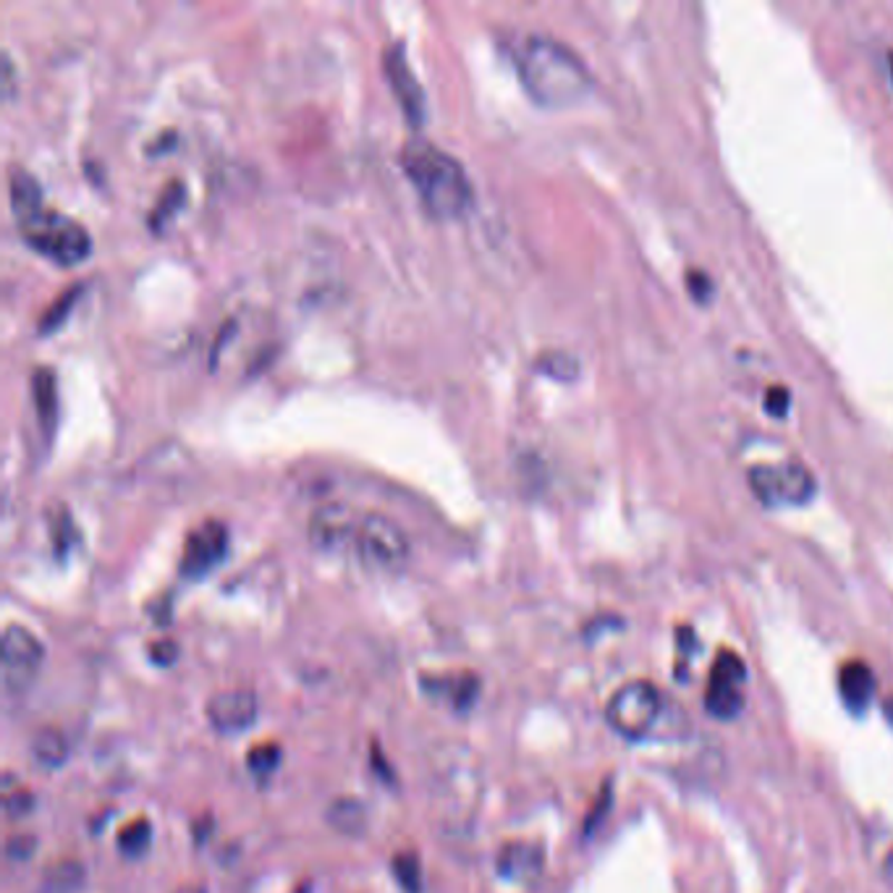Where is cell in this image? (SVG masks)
Returning <instances> with one entry per match:
<instances>
[{
    "label": "cell",
    "instance_id": "cell-10",
    "mask_svg": "<svg viewBox=\"0 0 893 893\" xmlns=\"http://www.w3.org/2000/svg\"><path fill=\"white\" fill-rule=\"evenodd\" d=\"M359 514L347 504H322L310 520V540L320 551H351Z\"/></svg>",
    "mask_w": 893,
    "mask_h": 893
},
{
    "label": "cell",
    "instance_id": "cell-16",
    "mask_svg": "<svg viewBox=\"0 0 893 893\" xmlns=\"http://www.w3.org/2000/svg\"><path fill=\"white\" fill-rule=\"evenodd\" d=\"M326 821L330 828L343 833V836H362L370 815H367V807L359 799L339 797L328 805Z\"/></svg>",
    "mask_w": 893,
    "mask_h": 893
},
{
    "label": "cell",
    "instance_id": "cell-18",
    "mask_svg": "<svg viewBox=\"0 0 893 893\" xmlns=\"http://www.w3.org/2000/svg\"><path fill=\"white\" fill-rule=\"evenodd\" d=\"M11 207H13V215H17V221L21 217L35 213L37 207H42V190L40 184H37V178L29 174L27 168H13L11 171Z\"/></svg>",
    "mask_w": 893,
    "mask_h": 893
},
{
    "label": "cell",
    "instance_id": "cell-9",
    "mask_svg": "<svg viewBox=\"0 0 893 893\" xmlns=\"http://www.w3.org/2000/svg\"><path fill=\"white\" fill-rule=\"evenodd\" d=\"M229 530L221 522L207 520L186 535L182 553V574L190 580H200L226 559Z\"/></svg>",
    "mask_w": 893,
    "mask_h": 893
},
{
    "label": "cell",
    "instance_id": "cell-14",
    "mask_svg": "<svg viewBox=\"0 0 893 893\" xmlns=\"http://www.w3.org/2000/svg\"><path fill=\"white\" fill-rule=\"evenodd\" d=\"M838 692H842L846 710H852L854 716H862L875 695V677L870 666L862 663V660H846L842 671H838Z\"/></svg>",
    "mask_w": 893,
    "mask_h": 893
},
{
    "label": "cell",
    "instance_id": "cell-5",
    "mask_svg": "<svg viewBox=\"0 0 893 893\" xmlns=\"http://www.w3.org/2000/svg\"><path fill=\"white\" fill-rule=\"evenodd\" d=\"M660 705H663V697L658 687L648 679H634L611 695L605 705V720L619 737L640 741L656 729Z\"/></svg>",
    "mask_w": 893,
    "mask_h": 893
},
{
    "label": "cell",
    "instance_id": "cell-29",
    "mask_svg": "<svg viewBox=\"0 0 893 893\" xmlns=\"http://www.w3.org/2000/svg\"><path fill=\"white\" fill-rule=\"evenodd\" d=\"M885 877H889V883H893V852L885 857Z\"/></svg>",
    "mask_w": 893,
    "mask_h": 893
},
{
    "label": "cell",
    "instance_id": "cell-20",
    "mask_svg": "<svg viewBox=\"0 0 893 893\" xmlns=\"http://www.w3.org/2000/svg\"><path fill=\"white\" fill-rule=\"evenodd\" d=\"M35 404L40 409V423L52 425V417H56V382H52L50 370H37L35 372Z\"/></svg>",
    "mask_w": 893,
    "mask_h": 893
},
{
    "label": "cell",
    "instance_id": "cell-22",
    "mask_svg": "<svg viewBox=\"0 0 893 893\" xmlns=\"http://www.w3.org/2000/svg\"><path fill=\"white\" fill-rule=\"evenodd\" d=\"M149 838H153V825L147 821H134L118 833V850H122V854H126V857H139V854L149 846Z\"/></svg>",
    "mask_w": 893,
    "mask_h": 893
},
{
    "label": "cell",
    "instance_id": "cell-11",
    "mask_svg": "<svg viewBox=\"0 0 893 893\" xmlns=\"http://www.w3.org/2000/svg\"><path fill=\"white\" fill-rule=\"evenodd\" d=\"M205 712L215 731L242 734L252 729L254 720H258L260 702L258 695L250 692V689H226V692L210 697Z\"/></svg>",
    "mask_w": 893,
    "mask_h": 893
},
{
    "label": "cell",
    "instance_id": "cell-17",
    "mask_svg": "<svg viewBox=\"0 0 893 893\" xmlns=\"http://www.w3.org/2000/svg\"><path fill=\"white\" fill-rule=\"evenodd\" d=\"M87 883V870L79 860H58L45 870L40 893H79Z\"/></svg>",
    "mask_w": 893,
    "mask_h": 893
},
{
    "label": "cell",
    "instance_id": "cell-21",
    "mask_svg": "<svg viewBox=\"0 0 893 893\" xmlns=\"http://www.w3.org/2000/svg\"><path fill=\"white\" fill-rule=\"evenodd\" d=\"M281 757H283V749L275 745V741H262V745L252 747L250 753H246V768L254 776H270L278 765H281Z\"/></svg>",
    "mask_w": 893,
    "mask_h": 893
},
{
    "label": "cell",
    "instance_id": "cell-13",
    "mask_svg": "<svg viewBox=\"0 0 893 893\" xmlns=\"http://www.w3.org/2000/svg\"><path fill=\"white\" fill-rule=\"evenodd\" d=\"M545 867V852L537 844L530 842H512L504 844V850L495 857V870L506 877V881L530 883L543 873Z\"/></svg>",
    "mask_w": 893,
    "mask_h": 893
},
{
    "label": "cell",
    "instance_id": "cell-19",
    "mask_svg": "<svg viewBox=\"0 0 893 893\" xmlns=\"http://www.w3.org/2000/svg\"><path fill=\"white\" fill-rule=\"evenodd\" d=\"M0 794H3V813L9 821H19L32 813L35 807V794L27 789L25 784H19L11 773L3 776V786H0Z\"/></svg>",
    "mask_w": 893,
    "mask_h": 893
},
{
    "label": "cell",
    "instance_id": "cell-27",
    "mask_svg": "<svg viewBox=\"0 0 893 893\" xmlns=\"http://www.w3.org/2000/svg\"><path fill=\"white\" fill-rule=\"evenodd\" d=\"M396 877H401V883L407 885L409 891H415L417 889V862L411 857L396 860Z\"/></svg>",
    "mask_w": 893,
    "mask_h": 893
},
{
    "label": "cell",
    "instance_id": "cell-15",
    "mask_svg": "<svg viewBox=\"0 0 893 893\" xmlns=\"http://www.w3.org/2000/svg\"><path fill=\"white\" fill-rule=\"evenodd\" d=\"M69 755H71L69 739H66V734L61 729H56V726H42V729H37L32 734V739H29V757H32L37 768L45 770L64 768V765L69 763Z\"/></svg>",
    "mask_w": 893,
    "mask_h": 893
},
{
    "label": "cell",
    "instance_id": "cell-23",
    "mask_svg": "<svg viewBox=\"0 0 893 893\" xmlns=\"http://www.w3.org/2000/svg\"><path fill=\"white\" fill-rule=\"evenodd\" d=\"M77 302V289H69L66 291V294H61L58 297V302L50 307L48 312L42 314V322H40V330H45V333H48V330H52L58 326V322H61L64 318H66V312L71 310V304Z\"/></svg>",
    "mask_w": 893,
    "mask_h": 893
},
{
    "label": "cell",
    "instance_id": "cell-25",
    "mask_svg": "<svg viewBox=\"0 0 893 893\" xmlns=\"http://www.w3.org/2000/svg\"><path fill=\"white\" fill-rule=\"evenodd\" d=\"M149 656L157 666H171L176 663V656H178V644L171 642V640H161L155 644H149Z\"/></svg>",
    "mask_w": 893,
    "mask_h": 893
},
{
    "label": "cell",
    "instance_id": "cell-30",
    "mask_svg": "<svg viewBox=\"0 0 893 893\" xmlns=\"http://www.w3.org/2000/svg\"><path fill=\"white\" fill-rule=\"evenodd\" d=\"M176 893H207V891L200 889V885H182Z\"/></svg>",
    "mask_w": 893,
    "mask_h": 893
},
{
    "label": "cell",
    "instance_id": "cell-6",
    "mask_svg": "<svg viewBox=\"0 0 893 893\" xmlns=\"http://www.w3.org/2000/svg\"><path fill=\"white\" fill-rule=\"evenodd\" d=\"M749 487L765 506H802L815 498L817 479L797 462L760 464L749 469Z\"/></svg>",
    "mask_w": 893,
    "mask_h": 893
},
{
    "label": "cell",
    "instance_id": "cell-4",
    "mask_svg": "<svg viewBox=\"0 0 893 893\" xmlns=\"http://www.w3.org/2000/svg\"><path fill=\"white\" fill-rule=\"evenodd\" d=\"M351 551L357 553V559L367 569H375V572H399V569L407 566L411 547L409 537L404 535V530L394 520L375 512H362L359 514Z\"/></svg>",
    "mask_w": 893,
    "mask_h": 893
},
{
    "label": "cell",
    "instance_id": "cell-1",
    "mask_svg": "<svg viewBox=\"0 0 893 893\" xmlns=\"http://www.w3.org/2000/svg\"><path fill=\"white\" fill-rule=\"evenodd\" d=\"M516 71L522 87L543 108H566L584 100L592 89V74L566 42L551 35H527L516 48Z\"/></svg>",
    "mask_w": 893,
    "mask_h": 893
},
{
    "label": "cell",
    "instance_id": "cell-31",
    "mask_svg": "<svg viewBox=\"0 0 893 893\" xmlns=\"http://www.w3.org/2000/svg\"><path fill=\"white\" fill-rule=\"evenodd\" d=\"M889 69H891V79H893V50H891V56H889Z\"/></svg>",
    "mask_w": 893,
    "mask_h": 893
},
{
    "label": "cell",
    "instance_id": "cell-3",
    "mask_svg": "<svg viewBox=\"0 0 893 893\" xmlns=\"http://www.w3.org/2000/svg\"><path fill=\"white\" fill-rule=\"evenodd\" d=\"M19 234L25 242L58 265H77L93 250L89 231L74 217L58 213L48 205L37 207L35 213L25 215L19 221Z\"/></svg>",
    "mask_w": 893,
    "mask_h": 893
},
{
    "label": "cell",
    "instance_id": "cell-28",
    "mask_svg": "<svg viewBox=\"0 0 893 893\" xmlns=\"http://www.w3.org/2000/svg\"><path fill=\"white\" fill-rule=\"evenodd\" d=\"M687 283H689V289H692V294L697 299H708L712 294L710 278L705 273H700V270H692V273H689V278H687Z\"/></svg>",
    "mask_w": 893,
    "mask_h": 893
},
{
    "label": "cell",
    "instance_id": "cell-26",
    "mask_svg": "<svg viewBox=\"0 0 893 893\" xmlns=\"http://www.w3.org/2000/svg\"><path fill=\"white\" fill-rule=\"evenodd\" d=\"M789 390L786 388H770L768 390V399H765V407H768V411L773 417H784L786 411H789Z\"/></svg>",
    "mask_w": 893,
    "mask_h": 893
},
{
    "label": "cell",
    "instance_id": "cell-7",
    "mask_svg": "<svg viewBox=\"0 0 893 893\" xmlns=\"http://www.w3.org/2000/svg\"><path fill=\"white\" fill-rule=\"evenodd\" d=\"M747 705V663L739 652L720 650L705 687V710L718 720H734Z\"/></svg>",
    "mask_w": 893,
    "mask_h": 893
},
{
    "label": "cell",
    "instance_id": "cell-24",
    "mask_svg": "<svg viewBox=\"0 0 893 893\" xmlns=\"http://www.w3.org/2000/svg\"><path fill=\"white\" fill-rule=\"evenodd\" d=\"M35 836H27V833H17V836L9 838V844H6V850H9V857L13 860H27L35 854Z\"/></svg>",
    "mask_w": 893,
    "mask_h": 893
},
{
    "label": "cell",
    "instance_id": "cell-8",
    "mask_svg": "<svg viewBox=\"0 0 893 893\" xmlns=\"http://www.w3.org/2000/svg\"><path fill=\"white\" fill-rule=\"evenodd\" d=\"M45 660V648L35 632L21 624L3 629V689L6 695H21L35 685Z\"/></svg>",
    "mask_w": 893,
    "mask_h": 893
},
{
    "label": "cell",
    "instance_id": "cell-12",
    "mask_svg": "<svg viewBox=\"0 0 893 893\" xmlns=\"http://www.w3.org/2000/svg\"><path fill=\"white\" fill-rule=\"evenodd\" d=\"M386 77L390 81V89H394L396 100H399L404 116L409 118V124L419 126L425 122V93L419 87V81L411 71V66L407 61V52H404L401 42H394L386 50Z\"/></svg>",
    "mask_w": 893,
    "mask_h": 893
},
{
    "label": "cell",
    "instance_id": "cell-2",
    "mask_svg": "<svg viewBox=\"0 0 893 893\" xmlns=\"http://www.w3.org/2000/svg\"><path fill=\"white\" fill-rule=\"evenodd\" d=\"M401 168L430 215L459 217L469 207L472 184L467 171L435 142L409 139L401 149Z\"/></svg>",
    "mask_w": 893,
    "mask_h": 893
}]
</instances>
